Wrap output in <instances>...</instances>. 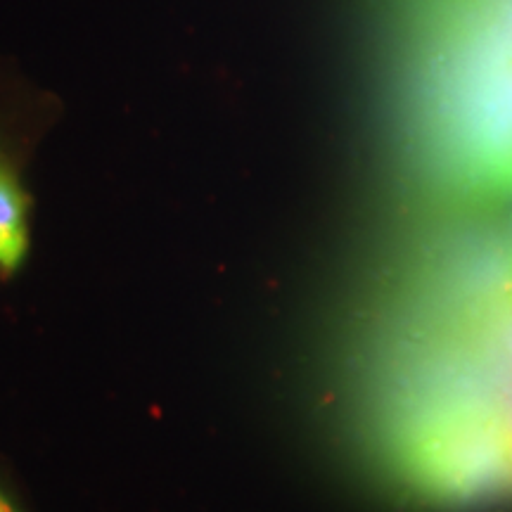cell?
<instances>
[{
    "label": "cell",
    "mask_w": 512,
    "mask_h": 512,
    "mask_svg": "<svg viewBox=\"0 0 512 512\" xmlns=\"http://www.w3.org/2000/svg\"><path fill=\"white\" fill-rule=\"evenodd\" d=\"M29 197L0 162V271L15 273L29 252Z\"/></svg>",
    "instance_id": "obj_1"
},
{
    "label": "cell",
    "mask_w": 512,
    "mask_h": 512,
    "mask_svg": "<svg viewBox=\"0 0 512 512\" xmlns=\"http://www.w3.org/2000/svg\"><path fill=\"white\" fill-rule=\"evenodd\" d=\"M491 430L505 458L512 463V384L501 394V399L496 403L494 418H491Z\"/></svg>",
    "instance_id": "obj_2"
},
{
    "label": "cell",
    "mask_w": 512,
    "mask_h": 512,
    "mask_svg": "<svg viewBox=\"0 0 512 512\" xmlns=\"http://www.w3.org/2000/svg\"><path fill=\"white\" fill-rule=\"evenodd\" d=\"M0 512H19V510L15 508V503H12L10 498L3 494V491H0Z\"/></svg>",
    "instance_id": "obj_3"
},
{
    "label": "cell",
    "mask_w": 512,
    "mask_h": 512,
    "mask_svg": "<svg viewBox=\"0 0 512 512\" xmlns=\"http://www.w3.org/2000/svg\"><path fill=\"white\" fill-rule=\"evenodd\" d=\"M505 486L512 491V463L508 465V472H505Z\"/></svg>",
    "instance_id": "obj_4"
}]
</instances>
